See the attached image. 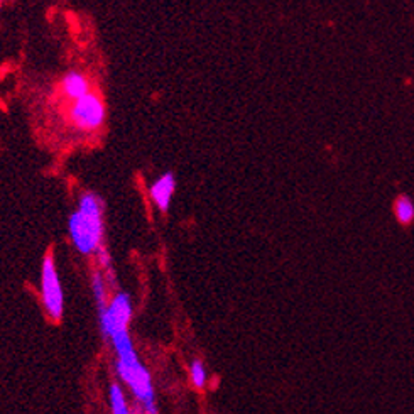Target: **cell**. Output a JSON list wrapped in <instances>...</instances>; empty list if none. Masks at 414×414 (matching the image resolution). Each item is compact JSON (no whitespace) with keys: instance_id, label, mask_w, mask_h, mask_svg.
Wrapping results in <instances>:
<instances>
[{"instance_id":"8fae6325","label":"cell","mask_w":414,"mask_h":414,"mask_svg":"<svg viewBox=\"0 0 414 414\" xmlns=\"http://www.w3.org/2000/svg\"><path fill=\"white\" fill-rule=\"evenodd\" d=\"M97 262H98V267L100 269H104L105 272H109V271H114V267H112V257H110V252H109V249H106L105 247V244L100 247V249L97 250Z\"/></svg>"},{"instance_id":"5b68a950","label":"cell","mask_w":414,"mask_h":414,"mask_svg":"<svg viewBox=\"0 0 414 414\" xmlns=\"http://www.w3.org/2000/svg\"><path fill=\"white\" fill-rule=\"evenodd\" d=\"M132 311L134 310H132L130 296L123 291L115 294L105 310L98 311L102 333L106 340L110 341L115 333L127 330L132 319Z\"/></svg>"},{"instance_id":"6da1fadb","label":"cell","mask_w":414,"mask_h":414,"mask_svg":"<svg viewBox=\"0 0 414 414\" xmlns=\"http://www.w3.org/2000/svg\"><path fill=\"white\" fill-rule=\"evenodd\" d=\"M68 233L80 254H97L105 237V203L100 195L93 191L80 195L76 210L68 219Z\"/></svg>"},{"instance_id":"3957f363","label":"cell","mask_w":414,"mask_h":414,"mask_svg":"<svg viewBox=\"0 0 414 414\" xmlns=\"http://www.w3.org/2000/svg\"><path fill=\"white\" fill-rule=\"evenodd\" d=\"M41 301L48 317L53 322H59L63 318L65 310V296H63V286L59 281V274L54 262L53 254H46L41 266Z\"/></svg>"},{"instance_id":"ba28073f","label":"cell","mask_w":414,"mask_h":414,"mask_svg":"<svg viewBox=\"0 0 414 414\" xmlns=\"http://www.w3.org/2000/svg\"><path fill=\"white\" fill-rule=\"evenodd\" d=\"M92 289H93V298H95L97 310L102 311L109 306V284H106L105 276L100 271L92 272Z\"/></svg>"},{"instance_id":"9c48e42d","label":"cell","mask_w":414,"mask_h":414,"mask_svg":"<svg viewBox=\"0 0 414 414\" xmlns=\"http://www.w3.org/2000/svg\"><path fill=\"white\" fill-rule=\"evenodd\" d=\"M190 381L196 389H205V386H207L208 382V372H207V367L202 360H196L191 362L190 365Z\"/></svg>"},{"instance_id":"52a82bcc","label":"cell","mask_w":414,"mask_h":414,"mask_svg":"<svg viewBox=\"0 0 414 414\" xmlns=\"http://www.w3.org/2000/svg\"><path fill=\"white\" fill-rule=\"evenodd\" d=\"M61 92L70 100H78L90 93L88 78L80 71H68L61 80Z\"/></svg>"},{"instance_id":"8992f818","label":"cell","mask_w":414,"mask_h":414,"mask_svg":"<svg viewBox=\"0 0 414 414\" xmlns=\"http://www.w3.org/2000/svg\"><path fill=\"white\" fill-rule=\"evenodd\" d=\"M174 191H176V176L173 173H163L149 186V198L156 205L157 210L166 213L173 202Z\"/></svg>"},{"instance_id":"7a4b0ae2","label":"cell","mask_w":414,"mask_h":414,"mask_svg":"<svg viewBox=\"0 0 414 414\" xmlns=\"http://www.w3.org/2000/svg\"><path fill=\"white\" fill-rule=\"evenodd\" d=\"M110 341H112L115 353H117L115 370H117L118 379H121L123 384H127V387H129L132 394H134V398L139 401L144 413L157 414V404L151 374H149V370L142 365V362L139 360L138 353H135L134 350V345H132L129 331L122 330L115 333Z\"/></svg>"},{"instance_id":"30bf717a","label":"cell","mask_w":414,"mask_h":414,"mask_svg":"<svg viewBox=\"0 0 414 414\" xmlns=\"http://www.w3.org/2000/svg\"><path fill=\"white\" fill-rule=\"evenodd\" d=\"M396 215L401 224H409L414 219V208L411 203L408 202H399L396 205Z\"/></svg>"},{"instance_id":"277c9868","label":"cell","mask_w":414,"mask_h":414,"mask_svg":"<svg viewBox=\"0 0 414 414\" xmlns=\"http://www.w3.org/2000/svg\"><path fill=\"white\" fill-rule=\"evenodd\" d=\"M71 126L82 132H95L105 123L106 109L104 100L97 93L90 92L78 100H73L68 110Z\"/></svg>"}]
</instances>
